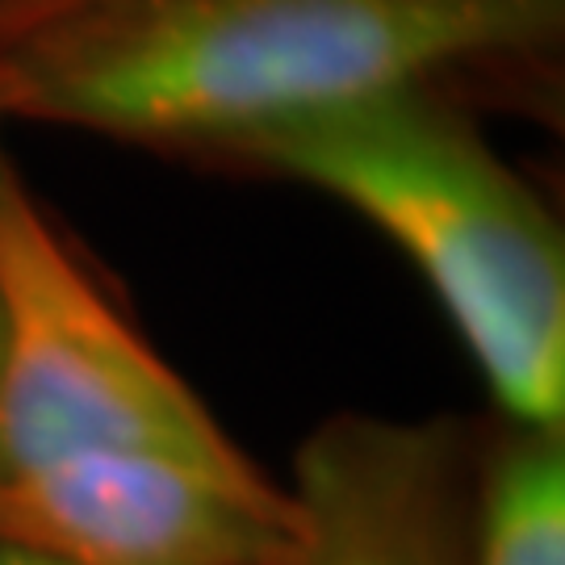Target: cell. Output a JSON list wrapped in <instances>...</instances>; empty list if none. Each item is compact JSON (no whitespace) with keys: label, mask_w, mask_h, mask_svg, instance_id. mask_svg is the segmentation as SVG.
Masks as SVG:
<instances>
[{"label":"cell","mask_w":565,"mask_h":565,"mask_svg":"<svg viewBox=\"0 0 565 565\" xmlns=\"http://www.w3.org/2000/svg\"><path fill=\"white\" fill-rule=\"evenodd\" d=\"M565 0H109L0 46V121L202 163L348 105H562Z\"/></svg>","instance_id":"6da1fadb"},{"label":"cell","mask_w":565,"mask_h":565,"mask_svg":"<svg viewBox=\"0 0 565 565\" xmlns=\"http://www.w3.org/2000/svg\"><path fill=\"white\" fill-rule=\"evenodd\" d=\"M202 163L306 184L424 273L499 419L565 427V239L473 105L403 93L231 142Z\"/></svg>","instance_id":"7a4b0ae2"},{"label":"cell","mask_w":565,"mask_h":565,"mask_svg":"<svg viewBox=\"0 0 565 565\" xmlns=\"http://www.w3.org/2000/svg\"><path fill=\"white\" fill-rule=\"evenodd\" d=\"M84 452L252 465L0 151V473Z\"/></svg>","instance_id":"3957f363"},{"label":"cell","mask_w":565,"mask_h":565,"mask_svg":"<svg viewBox=\"0 0 565 565\" xmlns=\"http://www.w3.org/2000/svg\"><path fill=\"white\" fill-rule=\"evenodd\" d=\"M294 499L260 465L84 452L0 473V545L55 565H273Z\"/></svg>","instance_id":"277c9868"},{"label":"cell","mask_w":565,"mask_h":565,"mask_svg":"<svg viewBox=\"0 0 565 565\" xmlns=\"http://www.w3.org/2000/svg\"><path fill=\"white\" fill-rule=\"evenodd\" d=\"M478 431L340 411L294 461V545L273 565H469Z\"/></svg>","instance_id":"5b68a950"},{"label":"cell","mask_w":565,"mask_h":565,"mask_svg":"<svg viewBox=\"0 0 565 565\" xmlns=\"http://www.w3.org/2000/svg\"><path fill=\"white\" fill-rule=\"evenodd\" d=\"M469 565H565V427L478 431Z\"/></svg>","instance_id":"8992f818"},{"label":"cell","mask_w":565,"mask_h":565,"mask_svg":"<svg viewBox=\"0 0 565 565\" xmlns=\"http://www.w3.org/2000/svg\"><path fill=\"white\" fill-rule=\"evenodd\" d=\"M109 0H0V46L25 39L34 30H46L63 18H76L84 9H97Z\"/></svg>","instance_id":"52a82bcc"},{"label":"cell","mask_w":565,"mask_h":565,"mask_svg":"<svg viewBox=\"0 0 565 565\" xmlns=\"http://www.w3.org/2000/svg\"><path fill=\"white\" fill-rule=\"evenodd\" d=\"M0 565H55V562H46L39 553H25L18 545H0Z\"/></svg>","instance_id":"ba28073f"}]
</instances>
